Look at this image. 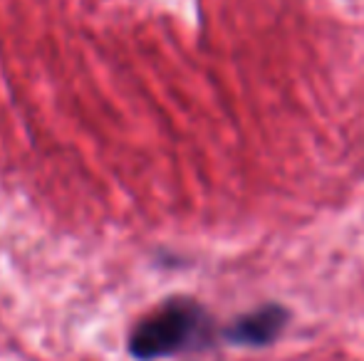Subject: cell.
<instances>
[{
  "mask_svg": "<svg viewBox=\"0 0 364 361\" xmlns=\"http://www.w3.org/2000/svg\"><path fill=\"white\" fill-rule=\"evenodd\" d=\"M208 314L193 299H168L134 327L129 352L139 361L173 357L208 342Z\"/></svg>",
  "mask_w": 364,
  "mask_h": 361,
  "instance_id": "obj_1",
  "label": "cell"
},
{
  "mask_svg": "<svg viewBox=\"0 0 364 361\" xmlns=\"http://www.w3.org/2000/svg\"><path fill=\"white\" fill-rule=\"evenodd\" d=\"M288 319L290 312L283 304L270 302L233 319L230 327H225L223 337L230 344H235V347H268V344H273L283 334Z\"/></svg>",
  "mask_w": 364,
  "mask_h": 361,
  "instance_id": "obj_2",
  "label": "cell"
}]
</instances>
